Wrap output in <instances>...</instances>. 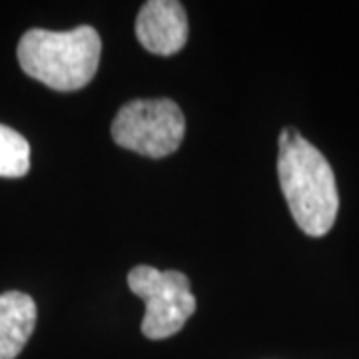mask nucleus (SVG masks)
Returning <instances> with one entry per match:
<instances>
[{"mask_svg":"<svg viewBox=\"0 0 359 359\" xmlns=\"http://www.w3.org/2000/svg\"><path fill=\"white\" fill-rule=\"evenodd\" d=\"M36 304L22 292L0 294V359H16L36 325Z\"/></svg>","mask_w":359,"mask_h":359,"instance_id":"nucleus-6","label":"nucleus"},{"mask_svg":"<svg viewBox=\"0 0 359 359\" xmlns=\"http://www.w3.org/2000/svg\"><path fill=\"white\" fill-rule=\"evenodd\" d=\"M136 36L152 54L172 56L186 46L188 18L178 0H150L136 18Z\"/></svg>","mask_w":359,"mask_h":359,"instance_id":"nucleus-5","label":"nucleus"},{"mask_svg":"<svg viewBox=\"0 0 359 359\" xmlns=\"http://www.w3.org/2000/svg\"><path fill=\"white\" fill-rule=\"evenodd\" d=\"M278 144V176L292 218L302 231L321 238L334 228L339 210L334 170L295 128H283Z\"/></svg>","mask_w":359,"mask_h":359,"instance_id":"nucleus-1","label":"nucleus"},{"mask_svg":"<svg viewBox=\"0 0 359 359\" xmlns=\"http://www.w3.org/2000/svg\"><path fill=\"white\" fill-rule=\"evenodd\" d=\"M186 118L180 106L168 98L132 100L124 104L114 122L112 138L130 152L146 158H166L184 142Z\"/></svg>","mask_w":359,"mask_h":359,"instance_id":"nucleus-3","label":"nucleus"},{"mask_svg":"<svg viewBox=\"0 0 359 359\" xmlns=\"http://www.w3.org/2000/svg\"><path fill=\"white\" fill-rule=\"evenodd\" d=\"M30 170V144L16 130L0 124V178H22Z\"/></svg>","mask_w":359,"mask_h":359,"instance_id":"nucleus-7","label":"nucleus"},{"mask_svg":"<svg viewBox=\"0 0 359 359\" xmlns=\"http://www.w3.org/2000/svg\"><path fill=\"white\" fill-rule=\"evenodd\" d=\"M128 287L146 304L142 334L148 339H166L178 334L196 311L190 280L176 269L136 266L128 273Z\"/></svg>","mask_w":359,"mask_h":359,"instance_id":"nucleus-4","label":"nucleus"},{"mask_svg":"<svg viewBox=\"0 0 359 359\" xmlns=\"http://www.w3.org/2000/svg\"><path fill=\"white\" fill-rule=\"evenodd\" d=\"M100 52L102 40L92 26L68 32L32 28L18 42V65L25 74L48 88L74 92L94 78Z\"/></svg>","mask_w":359,"mask_h":359,"instance_id":"nucleus-2","label":"nucleus"}]
</instances>
